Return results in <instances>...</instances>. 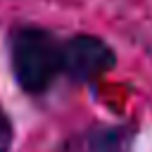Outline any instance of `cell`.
<instances>
[{
    "label": "cell",
    "instance_id": "cell-1",
    "mask_svg": "<svg viewBox=\"0 0 152 152\" xmlns=\"http://www.w3.org/2000/svg\"><path fill=\"white\" fill-rule=\"evenodd\" d=\"M10 66L26 95H45L64 78V38L38 24H17L7 36Z\"/></svg>",
    "mask_w": 152,
    "mask_h": 152
},
{
    "label": "cell",
    "instance_id": "cell-2",
    "mask_svg": "<svg viewBox=\"0 0 152 152\" xmlns=\"http://www.w3.org/2000/svg\"><path fill=\"white\" fill-rule=\"evenodd\" d=\"M116 66L114 48L95 33L64 38V78L71 86H93Z\"/></svg>",
    "mask_w": 152,
    "mask_h": 152
},
{
    "label": "cell",
    "instance_id": "cell-3",
    "mask_svg": "<svg viewBox=\"0 0 152 152\" xmlns=\"http://www.w3.org/2000/svg\"><path fill=\"white\" fill-rule=\"evenodd\" d=\"M133 124H93L66 135L57 152H133Z\"/></svg>",
    "mask_w": 152,
    "mask_h": 152
},
{
    "label": "cell",
    "instance_id": "cell-4",
    "mask_svg": "<svg viewBox=\"0 0 152 152\" xmlns=\"http://www.w3.org/2000/svg\"><path fill=\"white\" fill-rule=\"evenodd\" d=\"M14 145V126L12 119L0 109V152H10Z\"/></svg>",
    "mask_w": 152,
    "mask_h": 152
}]
</instances>
